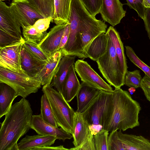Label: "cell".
Instances as JSON below:
<instances>
[{"label":"cell","mask_w":150,"mask_h":150,"mask_svg":"<svg viewBox=\"0 0 150 150\" xmlns=\"http://www.w3.org/2000/svg\"><path fill=\"white\" fill-rule=\"evenodd\" d=\"M141 109L139 103L128 91L121 88H115L103 115L102 129L110 132L118 130L124 131L139 126Z\"/></svg>","instance_id":"obj_1"},{"label":"cell","mask_w":150,"mask_h":150,"mask_svg":"<svg viewBox=\"0 0 150 150\" xmlns=\"http://www.w3.org/2000/svg\"><path fill=\"white\" fill-rule=\"evenodd\" d=\"M33 113L25 98L12 105L1 123L0 150H18L17 142L31 128Z\"/></svg>","instance_id":"obj_2"},{"label":"cell","mask_w":150,"mask_h":150,"mask_svg":"<svg viewBox=\"0 0 150 150\" xmlns=\"http://www.w3.org/2000/svg\"><path fill=\"white\" fill-rule=\"evenodd\" d=\"M42 91L49 101L58 126L72 135L75 112L62 94L53 88L50 84L43 85Z\"/></svg>","instance_id":"obj_3"},{"label":"cell","mask_w":150,"mask_h":150,"mask_svg":"<svg viewBox=\"0 0 150 150\" xmlns=\"http://www.w3.org/2000/svg\"><path fill=\"white\" fill-rule=\"evenodd\" d=\"M107 44L105 53L96 61L103 77L115 88L124 85L125 76L122 73L117 60L113 42L106 32Z\"/></svg>","instance_id":"obj_4"},{"label":"cell","mask_w":150,"mask_h":150,"mask_svg":"<svg viewBox=\"0 0 150 150\" xmlns=\"http://www.w3.org/2000/svg\"><path fill=\"white\" fill-rule=\"evenodd\" d=\"M0 82L8 85L19 96L25 98L31 93L37 92L42 85L41 81L29 76L24 71L15 72L1 67Z\"/></svg>","instance_id":"obj_5"},{"label":"cell","mask_w":150,"mask_h":150,"mask_svg":"<svg viewBox=\"0 0 150 150\" xmlns=\"http://www.w3.org/2000/svg\"><path fill=\"white\" fill-rule=\"evenodd\" d=\"M117 130L111 132L108 136V150H150V141L148 139Z\"/></svg>","instance_id":"obj_6"},{"label":"cell","mask_w":150,"mask_h":150,"mask_svg":"<svg viewBox=\"0 0 150 150\" xmlns=\"http://www.w3.org/2000/svg\"><path fill=\"white\" fill-rule=\"evenodd\" d=\"M79 27L82 48L84 55L87 58L86 53L91 43L99 35L106 33L107 25L95 17L87 15L80 18Z\"/></svg>","instance_id":"obj_7"},{"label":"cell","mask_w":150,"mask_h":150,"mask_svg":"<svg viewBox=\"0 0 150 150\" xmlns=\"http://www.w3.org/2000/svg\"><path fill=\"white\" fill-rule=\"evenodd\" d=\"M9 8L12 13L22 27L33 25L38 20L45 18L28 0H13Z\"/></svg>","instance_id":"obj_8"},{"label":"cell","mask_w":150,"mask_h":150,"mask_svg":"<svg viewBox=\"0 0 150 150\" xmlns=\"http://www.w3.org/2000/svg\"><path fill=\"white\" fill-rule=\"evenodd\" d=\"M74 69L82 82L101 91L110 92L113 90L86 61L78 59L74 64Z\"/></svg>","instance_id":"obj_9"},{"label":"cell","mask_w":150,"mask_h":150,"mask_svg":"<svg viewBox=\"0 0 150 150\" xmlns=\"http://www.w3.org/2000/svg\"><path fill=\"white\" fill-rule=\"evenodd\" d=\"M24 41L23 38L15 43L0 47V67L15 72L23 71L21 65L20 54Z\"/></svg>","instance_id":"obj_10"},{"label":"cell","mask_w":150,"mask_h":150,"mask_svg":"<svg viewBox=\"0 0 150 150\" xmlns=\"http://www.w3.org/2000/svg\"><path fill=\"white\" fill-rule=\"evenodd\" d=\"M112 93L101 91L88 108L82 112L89 125H102L103 115Z\"/></svg>","instance_id":"obj_11"},{"label":"cell","mask_w":150,"mask_h":150,"mask_svg":"<svg viewBox=\"0 0 150 150\" xmlns=\"http://www.w3.org/2000/svg\"><path fill=\"white\" fill-rule=\"evenodd\" d=\"M21 26L5 3L0 1V31L21 40Z\"/></svg>","instance_id":"obj_12"},{"label":"cell","mask_w":150,"mask_h":150,"mask_svg":"<svg viewBox=\"0 0 150 150\" xmlns=\"http://www.w3.org/2000/svg\"><path fill=\"white\" fill-rule=\"evenodd\" d=\"M31 129L34 130L38 134L54 136L57 139L62 140L63 142L67 139H70L73 138L71 133L65 131L61 128L55 127L45 121L40 114L32 115Z\"/></svg>","instance_id":"obj_13"},{"label":"cell","mask_w":150,"mask_h":150,"mask_svg":"<svg viewBox=\"0 0 150 150\" xmlns=\"http://www.w3.org/2000/svg\"><path fill=\"white\" fill-rule=\"evenodd\" d=\"M100 13L105 22L114 27L120 23L126 11L119 0H102Z\"/></svg>","instance_id":"obj_14"},{"label":"cell","mask_w":150,"mask_h":150,"mask_svg":"<svg viewBox=\"0 0 150 150\" xmlns=\"http://www.w3.org/2000/svg\"><path fill=\"white\" fill-rule=\"evenodd\" d=\"M66 24L56 25L38 43V47L49 57L59 50Z\"/></svg>","instance_id":"obj_15"},{"label":"cell","mask_w":150,"mask_h":150,"mask_svg":"<svg viewBox=\"0 0 150 150\" xmlns=\"http://www.w3.org/2000/svg\"><path fill=\"white\" fill-rule=\"evenodd\" d=\"M61 49L49 57L42 70L34 77L41 82V85L50 84L60 61L64 56Z\"/></svg>","instance_id":"obj_16"},{"label":"cell","mask_w":150,"mask_h":150,"mask_svg":"<svg viewBox=\"0 0 150 150\" xmlns=\"http://www.w3.org/2000/svg\"><path fill=\"white\" fill-rule=\"evenodd\" d=\"M20 61L23 71L29 76L34 78L42 70L46 63L34 57L23 45L21 51Z\"/></svg>","instance_id":"obj_17"},{"label":"cell","mask_w":150,"mask_h":150,"mask_svg":"<svg viewBox=\"0 0 150 150\" xmlns=\"http://www.w3.org/2000/svg\"><path fill=\"white\" fill-rule=\"evenodd\" d=\"M89 124L82 113L76 111L74 117V126L73 144L74 147L81 145L91 134ZM93 135V134H92Z\"/></svg>","instance_id":"obj_18"},{"label":"cell","mask_w":150,"mask_h":150,"mask_svg":"<svg viewBox=\"0 0 150 150\" xmlns=\"http://www.w3.org/2000/svg\"><path fill=\"white\" fill-rule=\"evenodd\" d=\"M76 57L70 55L63 56L52 80L50 85L61 93L64 81L70 67L74 63Z\"/></svg>","instance_id":"obj_19"},{"label":"cell","mask_w":150,"mask_h":150,"mask_svg":"<svg viewBox=\"0 0 150 150\" xmlns=\"http://www.w3.org/2000/svg\"><path fill=\"white\" fill-rule=\"evenodd\" d=\"M57 139L56 137L50 135H26L18 143V150H33L36 148L51 146Z\"/></svg>","instance_id":"obj_20"},{"label":"cell","mask_w":150,"mask_h":150,"mask_svg":"<svg viewBox=\"0 0 150 150\" xmlns=\"http://www.w3.org/2000/svg\"><path fill=\"white\" fill-rule=\"evenodd\" d=\"M74 64L70 67L64 83L61 94L68 103L76 96L80 87V83L75 73Z\"/></svg>","instance_id":"obj_21"},{"label":"cell","mask_w":150,"mask_h":150,"mask_svg":"<svg viewBox=\"0 0 150 150\" xmlns=\"http://www.w3.org/2000/svg\"><path fill=\"white\" fill-rule=\"evenodd\" d=\"M101 91L82 82L76 95L77 101L76 111L80 113L84 111Z\"/></svg>","instance_id":"obj_22"},{"label":"cell","mask_w":150,"mask_h":150,"mask_svg":"<svg viewBox=\"0 0 150 150\" xmlns=\"http://www.w3.org/2000/svg\"><path fill=\"white\" fill-rule=\"evenodd\" d=\"M106 32L108 33L113 42L121 71L125 76L128 71V67L123 45L119 34L112 26H110Z\"/></svg>","instance_id":"obj_23"},{"label":"cell","mask_w":150,"mask_h":150,"mask_svg":"<svg viewBox=\"0 0 150 150\" xmlns=\"http://www.w3.org/2000/svg\"><path fill=\"white\" fill-rule=\"evenodd\" d=\"M19 95L7 84L0 82V117L5 115L10 110L15 99Z\"/></svg>","instance_id":"obj_24"},{"label":"cell","mask_w":150,"mask_h":150,"mask_svg":"<svg viewBox=\"0 0 150 150\" xmlns=\"http://www.w3.org/2000/svg\"><path fill=\"white\" fill-rule=\"evenodd\" d=\"M107 44L105 33H102L93 41L86 53L87 58L96 61L105 52Z\"/></svg>","instance_id":"obj_25"},{"label":"cell","mask_w":150,"mask_h":150,"mask_svg":"<svg viewBox=\"0 0 150 150\" xmlns=\"http://www.w3.org/2000/svg\"><path fill=\"white\" fill-rule=\"evenodd\" d=\"M72 0H54V11L53 20L56 25L68 22Z\"/></svg>","instance_id":"obj_26"},{"label":"cell","mask_w":150,"mask_h":150,"mask_svg":"<svg viewBox=\"0 0 150 150\" xmlns=\"http://www.w3.org/2000/svg\"><path fill=\"white\" fill-rule=\"evenodd\" d=\"M30 4L45 18L53 19L54 0H28Z\"/></svg>","instance_id":"obj_27"},{"label":"cell","mask_w":150,"mask_h":150,"mask_svg":"<svg viewBox=\"0 0 150 150\" xmlns=\"http://www.w3.org/2000/svg\"><path fill=\"white\" fill-rule=\"evenodd\" d=\"M40 114L45 121L55 127H58L49 101L44 94L41 98Z\"/></svg>","instance_id":"obj_28"},{"label":"cell","mask_w":150,"mask_h":150,"mask_svg":"<svg viewBox=\"0 0 150 150\" xmlns=\"http://www.w3.org/2000/svg\"><path fill=\"white\" fill-rule=\"evenodd\" d=\"M22 28L23 35L25 40L32 42H40L46 35V32L40 33L38 32L33 25Z\"/></svg>","instance_id":"obj_29"},{"label":"cell","mask_w":150,"mask_h":150,"mask_svg":"<svg viewBox=\"0 0 150 150\" xmlns=\"http://www.w3.org/2000/svg\"><path fill=\"white\" fill-rule=\"evenodd\" d=\"M23 45L32 55L37 59L45 63L47 61L49 57L38 47L37 42L25 40Z\"/></svg>","instance_id":"obj_30"},{"label":"cell","mask_w":150,"mask_h":150,"mask_svg":"<svg viewBox=\"0 0 150 150\" xmlns=\"http://www.w3.org/2000/svg\"><path fill=\"white\" fill-rule=\"evenodd\" d=\"M127 56L135 65L140 68L150 78V67L141 60L137 56L132 48L128 46H125Z\"/></svg>","instance_id":"obj_31"},{"label":"cell","mask_w":150,"mask_h":150,"mask_svg":"<svg viewBox=\"0 0 150 150\" xmlns=\"http://www.w3.org/2000/svg\"><path fill=\"white\" fill-rule=\"evenodd\" d=\"M108 131L102 129L93 135L95 150H108Z\"/></svg>","instance_id":"obj_32"},{"label":"cell","mask_w":150,"mask_h":150,"mask_svg":"<svg viewBox=\"0 0 150 150\" xmlns=\"http://www.w3.org/2000/svg\"><path fill=\"white\" fill-rule=\"evenodd\" d=\"M142 79L140 71H127L125 76L124 85L137 88L140 87Z\"/></svg>","instance_id":"obj_33"},{"label":"cell","mask_w":150,"mask_h":150,"mask_svg":"<svg viewBox=\"0 0 150 150\" xmlns=\"http://www.w3.org/2000/svg\"><path fill=\"white\" fill-rule=\"evenodd\" d=\"M88 12L95 17L100 13L102 0H80Z\"/></svg>","instance_id":"obj_34"},{"label":"cell","mask_w":150,"mask_h":150,"mask_svg":"<svg viewBox=\"0 0 150 150\" xmlns=\"http://www.w3.org/2000/svg\"><path fill=\"white\" fill-rule=\"evenodd\" d=\"M127 5L130 8L134 10L139 16L144 19L146 8L144 6L143 0H126Z\"/></svg>","instance_id":"obj_35"},{"label":"cell","mask_w":150,"mask_h":150,"mask_svg":"<svg viewBox=\"0 0 150 150\" xmlns=\"http://www.w3.org/2000/svg\"><path fill=\"white\" fill-rule=\"evenodd\" d=\"M52 21L53 19L51 18H41L36 21L33 25L38 32L42 33L46 32Z\"/></svg>","instance_id":"obj_36"},{"label":"cell","mask_w":150,"mask_h":150,"mask_svg":"<svg viewBox=\"0 0 150 150\" xmlns=\"http://www.w3.org/2000/svg\"><path fill=\"white\" fill-rule=\"evenodd\" d=\"M20 40L0 31V47L15 43Z\"/></svg>","instance_id":"obj_37"},{"label":"cell","mask_w":150,"mask_h":150,"mask_svg":"<svg viewBox=\"0 0 150 150\" xmlns=\"http://www.w3.org/2000/svg\"><path fill=\"white\" fill-rule=\"evenodd\" d=\"M93 135L91 134L80 146L79 147L72 148L69 150H95L94 145Z\"/></svg>","instance_id":"obj_38"},{"label":"cell","mask_w":150,"mask_h":150,"mask_svg":"<svg viewBox=\"0 0 150 150\" xmlns=\"http://www.w3.org/2000/svg\"><path fill=\"white\" fill-rule=\"evenodd\" d=\"M140 87L142 89L146 99L150 102V78L146 74L142 79Z\"/></svg>","instance_id":"obj_39"},{"label":"cell","mask_w":150,"mask_h":150,"mask_svg":"<svg viewBox=\"0 0 150 150\" xmlns=\"http://www.w3.org/2000/svg\"><path fill=\"white\" fill-rule=\"evenodd\" d=\"M69 26L67 23L65 28L62 38L59 47V50L63 48L65 45L69 38Z\"/></svg>","instance_id":"obj_40"},{"label":"cell","mask_w":150,"mask_h":150,"mask_svg":"<svg viewBox=\"0 0 150 150\" xmlns=\"http://www.w3.org/2000/svg\"><path fill=\"white\" fill-rule=\"evenodd\" d=\"M143 20L146 30L150 39V8H146L145 17Z\"/></svg>","instance_id":"obj_41"},{"label":"cell","mask_w":150,"mask_h":150,"mask_svg":"<svg viewBox=\"0 0 150 150\" xmlns=\"http://www.w3.org/2000/svg\"><path fill=\"white\" fill-rule=\"evenodd\" d=\"M67 150L69 149L64 147L62 145L57 146H45L35 148L33 149V150Z\"/></svg>","instance_id":"obj_42"},{"label":"cell","mask_w":150,"mask_h":150,"mask_svg":"<svg viewBox=\"0 0 150 150\" xmlns=\"http://www.w3.org/2000/svg\"><path fill=\"white\" fill-rule=\"evenodd\" d=\"M89 127L91 133L93 135L97 133L103 128V126L101 125H89Z\"/></svg>","instance_id":"obj_43"},{"label":"cell","mask_w":150,"mask_h":150,"mask_svg":"<svg viewBox=\"0 0 150 150\" xmlns=\"http://www.w3.org/2000/svg\"><path fill=\"white\" fill-rule=\"evenodd\" d=\"M143 3L146 8H150V0H143Z\"/></svg>","instance_id":"obj_44"},{"label":"cell","mask_w":150,"mask_h":150,"mask_svg":"<svg viewBox=\"0 0 150 150\" xmlns=\"http://www.w3.org/2000/svg\"><path fill=\"white\" fill-rule=\"evenodd\" d=\"M128 91L129 92V93L132 95L136 91V88L134 87H130L128 89Z\"/></svg>","instance_id":"obj_45"},{"label":"cell","mask_w":150,"mask_h":150,"mask_svg":"<svg viewBox=\"0 0 150 150\" xmlns=\"http://www.w3.org/2000/svg\"><path fill=\"white\" fill-rule=\"evenodd\" d=\"M5 0H0V1H5Z\"/></svg>","instance_id":"obj_46"}]
</instances>
